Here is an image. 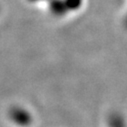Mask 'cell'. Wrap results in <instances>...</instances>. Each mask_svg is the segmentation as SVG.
I'll use <instances>...</instances> for the list:
<instances>
[{
    "label": "cell",
    "instance_id": "1",
    "mask_svg": "<svg viewBox=\"0 0 127 127\" xmlns=\"http://www.w3.org/2000/svg\"><path fill=\"white\" fill-rule=\"evenodd\" d=\"M10 117H11V120L15 124L22 126V127H26V126L30 125L31 122H32L31 115L26 110L21 109V108L13 109L10 112Z\"/></svg>",
    "mask_w": 127,
    "mask_h": 127
},
{
    "label": "cell",
    "instance_id": "2",
    "mask_svg": "<svg viewBox=\"0 0 127 127\" xmlns=\"http://www.w3.org/2000/svg\"><path fill=\"white\" fill-rule=\"evenodd\" d=\"M108 127H127V124L121 115L114 114L108 119Z\"/></svg>",
    "mask_w": 127,
    "mask_h": 127
}]
</instances>
